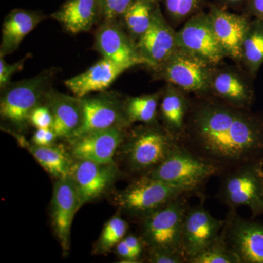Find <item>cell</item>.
<instances>
[{"label":"cell","instance_id":"cell-26","mask_svg":"<svg viewBox=\"0 0 263 263\" xmlns=\"http://www.w3.org/2000/svg\"><path fill=\"white\" fill-rule=\"evenodd\" d=\"M162 91L141 96L128 97L124 100V110L128 122L154 124L159 121V105Z\"/></svg>","mask_w":263,"mask_h":263},{"label":"cell","instance_id":"cell-5","mask_svg":"<svg viewBox=\"0 0 263 263\" xmlns=\"http://www.w3.org/2000/svg\"><path fill=\"white\" fill-rule=\"evenodd\" d=\"M186 193L182 189L145 175L135 178L127 187L118 192L114 201L119 212L139 222Z\"/></svg>","mask_w":263,"mask_h":263},{"label":"cell","instance_id":"cell-9","mask_svg":"<svg viewBox=\"0 0 263 263\" xmlns=\"http://www.w3.org/2000/svg\"><path fill=\"white\" fill-rule=\"evenodd\" d=\"M81 100L82 124L70 140L93 132L112 128L127 129L132 127L124 113V99L120 95L105 91L97 95H87Z\"/></svg>","mask_w":263,"mask_h":263},{"label":"cell","instance_id":"cell-35","mask_svg":"<svg viewBox=\"0 0 263 263\" xmlns=\"http://www.w3.org/2000/svg\"><path fill=\"white\" fill-rule=\"evenodd\" d=\"M53 116L51 110L46 103L40 105L33 110L30 117L31 126L37 129L40 128H52Z\"/></svg>","mask_w":263,"mask_h":263},{"label":"cell","instance_id":"cell-11","mask_svg":"<svg viewBox=\"0 0 263 263\" xmlns=\"http://www.w3.org/2000/svg\"><path fill=\"white\" fill-rule=\"evenodd\" d=\"M117 162L100 163L74 159L70 176L75 183L79 208L105 195L120 177Z\"/></svg>","mask_w":263,"mask_h":263},{"label":"cell","instance_id":"cell-40","mask_svg":"<svg viewBox=\"0 0 263 263\" xmlns=\"http://www.w3.org/2000/svg\"><path fill=\"white\" fill-rule=\"evenodd\" d=\"M139 1L147 2V3H153V4H157V3H160L162 0H139Z\"/></svg>","mask_w":263,"mask_h":263},{"label":"cell","instance_id":"cell-21","mask_svg":"<svg viewBox=\"0 0 263 263\" xmlns=\"http://www.w3.org/2000/svg\"><path fill=\"white\" fill-rule=\"evenodd\" d=\"M125 66L103 58L83 73L65 81V86L78 98L107 91L119 76L128 70Z\"/></svg>","mask_w":263,"mask_h":263},{"label":"cell","instance_id":"cell-12","mask_svg":"<svg viewBox=\"0 0 263 263\" xmlns=\"http://www.w3.org/2000/svg\"><path fill=\"white\" fill-rule=\"evenodd\" d=\"M179 47L209 62L213 66L221 65L226 55L218 42L208 13L199 12L185 22L176 32Z\"/></svg>","mask_w":263,"mask_h":263},{"label":"cell","instance_id":"cell-37","mask_svg":"<svg viewBox=\"0 0 263 263\" xmlns=\"http://www.w3.org/2000/svg\"><path fill=\"white\" fill-rule=\"evenodd\" d=\"M115 252L117 255L120 257V262L124 263H140L143 262L135 252L132 250L130 247L124 241V239L121 240L115 247Z\"/></svg>","mask_w":263,"mask_h":263},{"label":"cell","instance_id":"cell-17","mask_svg":"<svg viewBox=\"0 0 263 263\" xmlns=\"http://www.w3.org/2000/svg\"><path fill=\"white\" fill-rule=\"evenodd\" d=\"M79 209V197L71 176L57 179L51 202V222L65 254L70 250L71 227Z\"/></svg>","mask_w":263,"mask_h":263},{"label":"cell","instance_id":"cell-34","mask_svg":"<svg viewBox=\"0 0 263 263\" xmlns=\"http://www.w3.org/2000/svg\"><path fill=\"white\" fill-rule=\"evenodd\" d=\"M30 53L26 55L22 60L13 64H8L4 57H0V89H4L11 83V79L16 72L24 68L26 60L31 57Z\"/></svg>","mask_w":263,"mask_h":263},{"label":"cell","instance_id":"cell-20","mask_svg":"<svg viewBox=\"0 0 263 263\" xmlns=\"http://www.w3.org/2000/svg\"><path fill=\"white\" fill-rule=\"evenodd\" d=\"M45 103L53 116L52 129L59 139L70 140L82 124V100L78 97L60 92L51 88L48 91Z\"/></svg>","mask_w":263,"mask_h":263},{"label":"cell","instance_id":"cell-38","mask_svg":"<svg viewBox=\"0 0 263 263\" xmlns=\"http://www.w3.org/2000/svg\"><path fill=\"white\" fill-rule=\"evenodd\" d=\"M243 8L249 18L263 22V0H247Z\"/></svg>","mask_w":263,"mask_h":263},{"label":"cell","instance_id":"cell-22","mask_svg":"<svg viewBox=\"0 0 263 263\" xmlns=\"http://www.w3.org/2000/svg\"><path fill=\"white\" fill-rule=\"evenodd\" d=\"M51 18L70 34L88 32L103 18L100 0H67Z\"/></svg>","mask_w":263,"mask_h":263},{"label":"cell","instance_id":"cell-6","mask_svg":"<svg viewBox=\"0 0 263 263\" xmlns=\"http://www.w3.org/2000/svg\"><path fill=\"white\" fill-rule=\"evenodd\" d=\"M187 193L203 195L202 189L216 171L200 157L179 146L149 174L146 175Z\"/></svg>","mask_w":263,"mask_h":263},{"label":"cell","instance_id":"cell-41","mask_svg":"<svg viewBox=\"0 0 263 263\" xmlns=\"http://www.w3.org/2000/svg\"><path fill=\"white\" fill-rule=\"evenodd\" d=\"M261 206H262V212H263V185H262V195H261Z\"/></svg>","mask_w":263,"mask_h":263},{"label":"cell","instance_id":"cell-3","mask_svg":"<svg viewBox=\"0 0 263 263\" xmlns=\"http://www.w3.org/2000/svg\"><path fill=\"white\" fill-rule=\"evenodd\" d=\"M55 67L17 82H11L1 90V128L13 136L28 130L33 110L46 102L48 91L58 73Z\"/></svg>","mask_w":263,"mask_h":263},{"label":"cell","instance_id":"cell-4","mask_svg":"<svg viewBox=\"0 0 263 263\" xmlns=\"http://www.w3.org/2000/svg\"><path fill=\"white\" fill-rule=\"evenodd\" d=\"M191 195L189 193L181 195L139 221V236L146 249H162L184 255L182 247L183 224L190 206L188 197Z\"/></svg>","mask_w":263,"mask_h":263},{"label":"cell","instance_id":"cell-33","mask_svg":"<svg viewBox=\"0 0 263 263\" xmlns=\"http://www.w3.org/2000/svg\"><path fill=\"white\" fill-rule=\"evenodd\" d=\"M145 262L149 263H186L182 254L162 249H146Z\"/></svg>","mask_w":263,"mask_h":263},{"label":"cell","instance_id":"cell-28","mask_svg":"<svg viewBox=\"0 0 263 263\" xmlns=\"http://www.w3.org/2000/svg\"><path fill=\"white\" fill-rule=\"evenodd\" d=\"M147 2L135 0L129 9L123 15L122 19L124 27L132 39L137 42L149 28L153 20L156 7Z\"/></svg>","mask_w":263,"mask_h":263},{"label":"cell","instance_id":"cell-29","mask_svg":"<svg viewBox=\"0 0 263 263\" xmlns=\"http://www.w3.org/2000/svg\"><path fill=\"white\" fill-rule=\"evenodd\" d=\"M129 224L118 212L104 226L94 247L93 253L105 254L110 252L127 235Z\"/></svg>","mask_w":263,"mask_h":263},{"label":"cell","instance_id":"cell-30","mask_svg":"<svg viewBox=\"0 0 263 263\" xmlns=\"http://www.w3.org/2000/svg\"><path fill=\"white\" fill-rule=\"evenodd\" d=\"M187 263H240L226 245L221 235L206 248L187 260Z\"/></svg>","mask_w":263,"mask_h":263},{"label":"cell","instance_id":"cell-32","mask_svg":"<svg viewBox=\"0 0 263 263\" xmlns=\"http://www.w3.org/2000/svg\"><path fill=\"white\" fill-rule=\"evenodd\" d=\"M135 0H100L104 21L118 20L129 9Z\"/></svg>","mask_w":263,"mask_h":263},{"label":"cell","instance_id":"cell-14","mask_svg":"<svg viewBox=\"0 0 263 263\" xmlns=\"http://www.w3.org/2000/svg\"><path fill=\"white\" fill-rule=\"evenodd\" d=\"M95 48L107 59L128 68L146 65L136 43L118 20L104 21L95 33Z\"/></svg>","mask_w":263,"mask_h":263},{"label":"cell","instance_id":"cell-18","mask_svg":"<svg viewBox=\"0 0 263 263\" xmlns=\"http://www.w3.org/2000/svg\"><path fill=\"white\" fill-rule=\"evenodd\" d=\"M213 30L227 57L241 62L242 45L252 18L231 13L220 5L211 4L208 12Z\"/></svg>","mask_w":263,"mask_h":263},{"label":"cell","instance_id":"cell-25","mask_svg":"<svg viewBox=\"0 0 263 263\" xmlns=\"http://www.w3.org/2000/svg\"><path fill=\"white\" fill-rule=\"evenodd\" d=\"M26 149L55 179H64L70 176L74 159L64 145L37 146L29 143Z\"/></svg>","mask_w":263,"mask_h":263},{"label":"cell","instance_id":"cell-27","mask_svg":"<svg viewBox=\"0 0 263 263\" xmlns=\"http://www.w3.org/2000/svg\"><path fill=\"white\" fill-rule=\"evenodd\" d=\"M241 63L255 78L263 65V22L252 18L242 45Z\"/></svg>","mask_w":263,"mask_h":263},{"label":"cell","instance_id":"cell-31","mask_svg":"<svg viewBox=\"0 0 263 263\" xmlns=\"http://www.w3.org/2000/svg\"><path fill=\"white\" fill-rule=\"evenodd\" d=\"M166 14L174 24H181L202 11L207 0H162Z\"/></svg>","mask_w":263,"mask_h":263},{"label":"cell","instance_id":"cell-15","mask_svg":"<svg viewBox=\"0 0 263 263\" xmlns=\"http://www.w3.org/2000/svg\"><path fill=\"white\" fill-rule=\"evenodd\" d=\"M221 66L214 67L209 95L237 108H252L255 101L254 78L247 71Z\"/></svg>","mask_w":263,"mask_h":263},{"label":"cell","instance_id":"cell-1","mask_svg":"<svg viewBox=\"0 0 263 263\" xmlns=\"http://www.w3.org/2000/svg\"><path fill=\"white\" fill-rule=\"evenodd\" d=\"M179 143L214 167L219 177L263 164V112L237 108L210 95H194Z\"/></svg>","mask_w":263,"mask_h":263},{"label":"cell","instance_id":"cell-24","mask_svg":"<svg viewBox=\"0 0 263 263\" xmlns=\"http://www.w3.org/2000/svg\"><path fill=\"white\" fill-rule=\"evenodd\" d=\"M190 97L174 85L167 84L162 90L159 105V121L166 129L177 137L184 127L190 108Z\"/></svg>","mask_w":263,"mask_h":263},{"label":"cell","instance_id":"cell-16","mask_svg":"<svg viewBox=\"0 0 263 263\" xmlns=\"http://www.w3.org/2000/svg\"><path fill=\"white\" fill-rule=\"evenodd\" d=\"M127 129L112 128L87 133L69 140L68 149L75 160L108 163L114 162Z\"/></svg>","mask_w":263,"mask_h":263},{"label":"cell","instance_id":"cell-8","mask_svg":"<svg viewBox=\"0 0 263 263\" xmlns=\"http://www.w3.org/2000/svg\"><path fill=\"white\" fill-rule=\"evenodd\" d=\"M216 198L228 209L247 206L253 216L262 214L263 164H248L220 176Z\"/></svg>","mask_w":263,"mask_h":263},{"label":"cell","instance_id":"cell-39","mask_svg":"<svg viewBox=\"0 0 263 263\" xmlns=\"http://www.w3.org/2000/svg\"><path fill=\"white\" fill-rule=\"evenodd\" d=\"M247 0H218L219 5L223 8H237V7H245Z\"/></svg>","mask_w":263,"mask_h":263},{"label":"cell","instance_id":"cell-23","mask_svg":"<svg viewBox=\"0 0 263 263\" xmlns=\"http://www.w3.org/2000/svg\"><path fill=\"white\" fill-rule=\"evenodd\" d=\"M46 18V15L41 12L12 10L3 22L0 57H5L16 51L24 38Z\"/></svg>","mask_w":263,"mask_h":263},{"label":"cell","instance_id":"cell-19","mask_svg":"<svg viewBox=\"0 0 263 263\" xmlns=\"http://www.w3.org/2000/svg\"><path fill=\"white\" fill-rule=\"evenodd\" d=\"M136 45L147 66L152 69L163 63L179 47L176 32L164 18L160 4L156 7L149 28Z\"/></svg>","mask_w":263,"mask_h":263},{"label":"cell","instance_id":"cell-2","mask_svg":"<svg viewBox=\"0 0 263 263\" xmlns=\"http://www.w3.org/2000/svg\"><path fill=\"white\" fill-rule=\"evenodd\" d=\"M179 139L160 122L127 129L117 155L127 174L135 178L149 174L179 146Z\"/></svg>","mask_w":263,"mask_h":263},{"label":"cell","instance_id":"cell-7","mask_svg":"<svg viewBox=\"0 0 263 263\" xmlns=\"http://www.w3.org/2000/svg\"><path fill=\"white\" fill-rule=\"evenodd\" d=\"M213 66L200 57L178 47L158 67L155 78L174 85L187 94L209 95Z\"/></svg>","mask_w":263,"mask_h":263},{"label":"cell","instance_id":"cell-13","mask_svg":"<svg viewBox=\"0 0 263 263\" xmlns=\"http://www.w3.org/2000/svg\"><path fill=\"white\" fill-rule=\"evenodd\" d=\"M205 195L198 205L189 206L183 224V253L189 259L200 253L220 235L224 220L216 219L204 206Z\"/></svg>","mask_w":263,"mask_h":263},{"label":"cell","instance_id":"cell-36","mask_svg":"<svg viewBox=\"0 0 263 263\" xmlns=\"http://www.w3.org/2000/svg\"><path fill=\"white\" fill-rule=\"evenodd\" d=\"M58 136L52 128H40L34 132L32 143L34 146H50L56 144Z\"/></svg>","mask_w":263,"mask_h":263},{"label":"cell","instance_id":"cell-10","mask_svg":"<svg viewBox=\"0 0 263 263\" xmlns=\"http://www.w3.org/2000/svg\"><path fill=\"white\" fill-rule=\"evenodd\" d=\"M220 235L240 263H263V224L228 209Z\"/></svg>","mask_w":263,"mask_h":263}]
</instances>
